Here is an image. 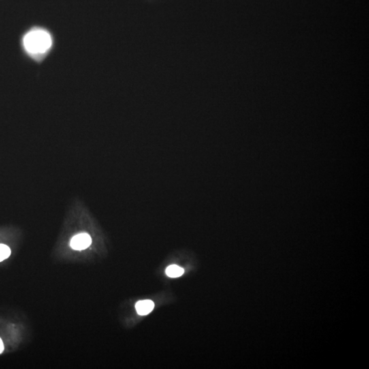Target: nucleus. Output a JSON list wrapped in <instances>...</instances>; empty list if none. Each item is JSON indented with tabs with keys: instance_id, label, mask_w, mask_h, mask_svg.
<instances>
[{
	"instance_id": "nucleus-6",
	"label": "nucleus",
	"mask_w": 369,
	"mask_h": 369,
	"mask_svg": "<svg viewBox=\"0 0 369 369\" xmlns=\"http://www.w3.org/2000/svg\"><path fill=\"white\" fill-rule=\"evenodd\" d=\"M4 349H5V347H4L3 341L0 338V353H3Z\"/></svg>"
},
{
	"instance_id": "nucleus-4",
	"label": "nucleus",
	"mask_w": 369,
	"mask_h": 369,
	"mask_svg": "<svg viewBox=\"0 0 369 369\" xmlns=\"http://www.w3.org/2000/svg\"><path fill=\"white\" fill-rule=\"evenodd\" d=\"M165 273L170 278H178L183 274L184 270L177 265H170L165 270Z\"/></svg>"
},
{
	"instance_id": "nucleus-2",
	"label": "nucleus",
	"mask_w": 369,
	"mask_h": 369,
	"mask_svg": "<svg viewBox=\"0 0 369 369\" xmlns=\"http://www.w3.org/2000/svg\"><path fill=\"white\" fill-rule=\"evenodd\" d=\"M92 239L87 233H80L75 235L71 241V246L75 250H85L89 247Z\"/></svg>"
},
{
	"instance_id": "nucleus-3",
	"label": "nucleus",
	"mask_w": 369,
	"mask_h": 369,
	"mask_svg": "<svg viewBox=\"0 0 369 369\" xmlns=\"http://www.w3.org/2000/svg\"><path fill=\"white\" fill-rule=\"evenodd\" d=\"M154 306L155 305L151 300H142L136 303L135 309L140 315H146L153 310Z\"/></svg>"
},
{
	"instance_id": "nucleus-1",
	"label": "nucleus",
	"mask_w": 369,
	"mask_h": 369,
	"mask_svg": "<svg viewBox=\"0 0 369 369\" xmlns=\"http://www.w3.org/2000/svg\"><path fill=\"white\" fill-rule=\"evenodd\" d=\"M22 45L26 54L32 60L42 63L52 50L54 39L49 30L35 27L24 35Z\"/></svg>"
},
{
	"instance_id": "nucleus-5",
	"label": "nucleus",
	"mask_w": 369,
	"mask_h": 369,
	"mask_svg": "<svg viewBox=\"0 0 369 369\" xmlns=\"http://www.w3.org/2000/svg\"><path fill=\"white\" fill-rule=\"evenodd\" d=\"M11 254V250L9 246L5 244H0V262L10 257Z\"/></svg>"
}]
</instances>
